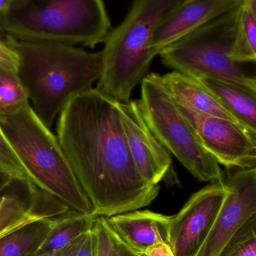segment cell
<instances>
[{
	"mask_svg": "<svg viewBox=\"0 0 256 256\" xmlns=\"http://www.w3.org/2000/svg\"><path fill=\"white\" fill-rule=\"evenodd\" d=\"M58 138L96 216L140 210L158 196L160 186L148 184L136 168L118 102L95 88L66 106Z\"/></svg>",
	"mask_w": 256,
	"mask_h": 256,
	"instance_id": "6da1fadb",
	"label": "cell"
},
{
	"mask_svg": "<svg viewBox=\"0 0 256 256\" xmlns=\"http://www.w3.org/2000/svg\"><path fill=\"white\" fill-rule=\"evenodd\" d=\"M18 55L17 74L32 109L52 130L74 97L92 90L101 77V52L91 53L66 44L24 42L6 36Z\"/></svg>",
	"mask_w": 256,
	"mask_h": 256,
	"instance_id": "7a4b0ae2",
	"label": "cell"
},
{
	"mask_svg": "<svg viewBox=\"0 0 256 256\" xmlns=\"http://www.w3.org/2000/svg\"><path fill=\"white\" fill-rule=\"evenodd\" d=\"M112 30L101 0H12L0 17V32L18 41L95 48Z\"/></svg>",
	"mask_w": 256,
	"mask_h": 256,
	"instance_id": "3957f363",
	"label": "cell"
},
{
	"mask_svg": "<svg viewBox=\"0 0 256 256\" xmlns=\"http://www.w3.org/2000/svg\"><path fill=\"white\" fill-rule=\"evenodd\" d=\"M184 0H136L124 22L113 29L101 52L102 70L97 91L120 103L131 101L133 90L150 74L157 55L150 48L160 23Z\"/></svg>",
	"mask_w": 256,
	"mask_h": 256,
	"instance_id": "277c9868",
	"label": "cell"
},
{
	"mask_svg": "<svg viewBox=\"0 0 256 256\" xmlns=\"http://www.w3.org/2000/svg\"><path fill=\"white\" fill-rule=\"evenodd\" d=\"M0 128L34 185L72 210L94 215L58 138L40 120L30 104L0 116Z\"/></svg>",
	"mask_w": 256,
	"mask_h": 256,
	"instance_id": "5b68a950",
	"label": "cell"
},
{
	"mask_svg": "<svg viewBox=\"0 0 256 256\" xmlns=\"http://www.w3.org/2000/svg\"><path fill=\"white\" fill-rule=\"evenodd\" d=\"M239 6L162 50V64L188 77L218 79L256 95V79L228 56Z\"/></svg>",
	"mask_w": 256,
	"mask_h": 256,
	"instance_id": "8992f818",
	"label": "cell"
},
{
	"mask_svg": "<svg viewBox=\"0 0 256 256\" xmlns=\"http://www.w3.org/2000/svg\"><path fill=\"white\" fill-rule=\"evenodd\" d=\"M140 85L142 116L160 143L199 180L222 181L220 164L204 149L174 100L160 84L156 73L148 74Z\"/></svg>",
	"mask_w": 256,
	"mask_h": 256,
	"instance_id": "52a82bcc",
	"label": "cell"
},
{
	"mask_svg": "<svg viewBox=\"0 0 256 256\" xmlns=\"http://www.w3.org/2000/svg\"><path fill=\"white\" fill-rule=\"evenodd\" d=\"M176 104L204 149L220 166L229 170L256 168V132L232 121Z\"/></svg>",
	"mask_w": 256,
	"mask_h": 256,
	"instance_id": "ba28073f",
	"label": "cell"
},
{
	"mask_svg": "<svg viewBox=\"0 0 256 256\" xmlns=\"http://www.w3.org/2000/svg\"><path fill=\"white\" fill-rule=\"evenodd\" d=\"M228 194L224 180L212 182L192 196L172 216L170 247L175 256H197L208 239Z\"/></svg>",
	"mask_w": 256,
	"mask_h": 256,
	"instance_id": "9c48e42d",
	"label": "cell"
},
{
	"mask_svg": "<svg viewBox=\"0 0 256 256\" xmlns=\"http://www.w3.org/2000/svg\"><path fill=\"white\" fill-rule=\"evenodd\" d=\"M224 180L228 194L197 256H218L242 226L256 216V168L234 170Z\"/></svg>",
	"mask_w": 256,
	"mask_h": 256,
	"instance_id": "30bf717a",
	"label": "cell"
},
{
	"mask_svg": "<svg viewBox=\"0 0 256 256\" xmlns=\"http://www.w3.org/2000/svg\"><path fill=\"white\" fill-rule=\"evenodd\" d=\"M128 148L139 174L158 186L172 167L170 154L160 143L142 116L139 100L118 102Z\"/></svg>",
	"mask_w": 256,
	"mask_h": 256,
	"instance_id": "8fae6325",
	"label": "cell"
},
{
	"mask_svg": "<svg viewBox=\"0 0 256 256\" xmlns=\"http://www.w3.org/2000/svg\"><path fill=\"white\" fill-rule=\"evenodd\" d=\"M72 211L30 180H14L0 193V238L34 222ZM73 211V210H72Z\"/></svg>",
	"mask_w": 256,
	"mask_h": 256,
	"instance_id": "7c38bea8",
	"label": "cell"
},
{
	"mask_svg": "<svg viewBox=\"0 0 256 256\" xmlns=\"http://www.w3.org/2000/svg\"><path fill=\"white\" fill-rule=\"evenodd\" d=\"M242 0H184L166 17L152 34L150 48L158 56L162 50L196 30L232 11Z\"/></svg>",
	"mask_w": 256,
	"mask_h": 256,
	"instance_id": "4fadbf2b",
	"label": "cell"
},
{
	"mask_svg": "<svg viewBox=\"0 0 256 256\" xmlns=\"http://www.w3.org/2000/svg\"><path fill=\"white\" fill-rule=\"evenodd\" d=\"M172 216L138 210L106 218L110 227L132 250L144 256L160 244L170 246Z\"/></svg>",
	"mask_w": 256,
	"mask_h": 256,
	"instance_id": "5bb4252c",
	"label": "cell"
},
{
	"mask_svg": "<svg viewBox=\"0 0 256 256\" xmlns=\"http://www.w3.org/2000/svg\"><path fill=\"white\" fill-rule=\"evenodd\" d=\"M157 78L160 84L178 104L186 106L199 113L222 118L242 126L196 79L176 72L164 76L157 74Z\"/></svg>",
	"mask_w": 256,
	"mask_h": 256,
	"instance_id": "9a60e30c",
	"label": "cell"
},
{
	"mask_svg": "<svg viewBox=\"0 0 256 256\" xmlns=\"http://www.w3.org/2000/svg\"><path fill=\"white\" fill-rule=\"evenodd\" d=\"M196 80L242 126L256 132V95L212 78L200 77Z\"/></svg>",
	"mask_w": 256,
	"mask_h": 256,
	"instance_id": "2e32d148",
	"label": "cell"
},
{
	"mask_svg": "<svg viewBox=\"0 0 256 256\" xmlns=\"http://www.w3.org/2000/svg\"><path fill=\"white\" fill-rule=\"evenodd\" d=\"M60 217L34 222L0 238V256H35Z\"/></svg>",
	"mask_w": 256,
	"mask_h": 256,
	"instance_id": "e0dca14e",
	"label": "cell"
},
{
	"mask_svg": "<svg viewBox=\"0 0 256 256\" xmlns=\"http://www.w3.org/2000/svg\"><path fill=\"white\" fill-rule=\"evenodd\" d=\"M256 1L242 0L236 13L229 58L234 64L256 60Z\"/></svg>",
	"mask_w": 256,
	"mask_h": 256,
	"instance_id": "ac0fdd59",
	"label": "cell"
},
{
	"mask_svg": "<svg viewBox=\"0 0 256 256\" xmlns=\"http://www.w3.org/2000/svg\"><path fill=\"white\" fill-rule=\"evenodd\" d=\"M97 218L95 215H85L72 210L60 217L37 254H54L64 250L79 236L90 232Z\"/></svg>",
	"mask_w": 256,
	"mask_h": 256,
	"instance_id": "d6986e66",
	"label": "cell"
},
{
	"mask_svg": "<svg viewBox=\"0 0 256 256\" xmlns=\"http://www.w3.org/2000/svg\"><path fill=\"white\" fill-rule=\"evenodd\" d=\"M29 104L28 94L17 73L0 68V116L14 113Z\"/></svg>",
	"mask_w": 256,
	"mask_h": 256,
	"instance_id": "ffe728a7",
	"label": "cell"
},
{
	"mask_svg": "<svg viewBox=\"0 0 256 256\" xmlns=\"http://www.w3.org/2000/svg\"><path fill=\"white\" fill-rule=\"evenodd\" d=\"M96 256H143L132 250L110 227L104 217H98L92 228Z\"/></svg>",
	"mask_w": 256,
	"mask_h": 256,
	"instance_id": "44dd1931",
	"label": "cell"
},
{
	"mask_svg": "<svg viewBox=\"0 0 256 256\" xmlns=\"http://www.w3.org/2000/svg\"><path fill=\"white\" fill-rule=\"evenodd\" d=\"M218 256H256V216L242 226Z\"/></svg>",
	"mask_w": 256,
	"mask_h": 256,
	"instance_id": "7402d4cb",
	"label": "cell"
},
{
	"mask_svg": "<svg viewBox=\"0 0 256 256\" xmlns=\"http://www.w3.org/2000/svg\"><path fill=\"white\" fill-rule=\"evenodd\" d=\"M0 172L14 180H30L18 157L0 128Z\"/></svg>",
	"mask_w": 256,
	"mask_h": 256,
	"instance_id": "603a6c76",
	"label": "cell"
},
{
	"mask_svg": "<svg viewBox=\"0 0 256 256\" xmlns=\"http://www.w3.org/2000/svg\"><path fill=\"white\" fill-rule=\"evenodd\" d=\"M18 66V55L7 42L6 36H0V68L17 73Z\"/></svg>",
	"mask_w": 256,
	"mask_h": 256,
	"instance_id": "cb8c5ba5",
	"label": "cell"
},
{
	"mask_svg": "<svg viewBox=\"0 0 256 256\" xmlns=\"http://www.w3.org/2000/svg\"><path fill=\"white\" fill-rule=\"evenodd\" d=\"M76 256H96L95 236L92 229L85 234Z\"/></svg>",
	"mask_w": 256,
	"mask_h": 256,
	"instance_id": "d4e9b609",
	"label": "cell"
},
{
	"mask_svg": "<svg viewBox=\"0 0 256 256\" xmlns=\"http://www.w3.org/2000/svg\"><path fill=\"white\" fill-rule=\"evenodd\" d=\"M144 256H175L170 246L164 244H157L150 248Z\"/></svg>",
	"mask_w": 256,
	"mask_h": 256,
	"instance_id": "484cf974",
	"label": "cell"
},
{
	"mask_svg": "<svg viewBox=\"0 0 256 256\" xmlns=\"http://www.w3.org/2000/svg\"><path fill=\"white\" fill-rule=\"evenodd\" d=\"M13 179H12L8 175L6 174L4 172H0V193L2 192L5 188H6L12 182Z\"/></svg>",
	"mask_w": 256,
	"mask_h": 256,
	"instance_id": "4316f807",
	"label": "cell"
},
{
	"mask_svg": "<svg viewBox=\"0 0 256 256\" xmlns=\"http://www.w3.org/2000/svg\"><path fill=\"white\" fill-rule=\"evenodd\" d=\"M12 4V0H0V17L8 12Z\"/></svg>",
	"mask_w": 256,
	"mask_h": 256,
	"instance_id": "83f0119b",
	"label": "cell"
},
{
	"mask_svg": "<svg viewBox=\"0 0 256 256\" xmlns=\"http://www.w3.org/2000/svg\"><path fill=\"white\" fill-rule=\"evenodd\" d=\"M35 256H53V254H36Z\"/></svg>",
	"mask_w": 256,
	"mask_h": 256,
	"instance_id": "f1b7e54d",
	"label": "cell"
},
{
	"mask_svg": "<svg viewBox=\"0 0 256 256\" xmlns=\"http://www.w3.org/2000/svg\"><path fill=\"white\" fill-rule=\"evenodd\" d=\"M0 36L5 37L6 36L4 35V34H2V32H0Z\"/></svg>",
	"mask_w": 256,
	"mask_h": 256,
	"instance_id": "f546056e",
	"label": "cell"
},
{
	"mask_svg": "<svg viewBox=\"0 0 256 256\" xmlns=\"http://www.w3.org/2000/svg\"></svg>",
	"mask_w": 256,
	"mask_h": 256,
	"instance_id": "4dcf8cb0",
	"label": "cell"
}]
</instances>
